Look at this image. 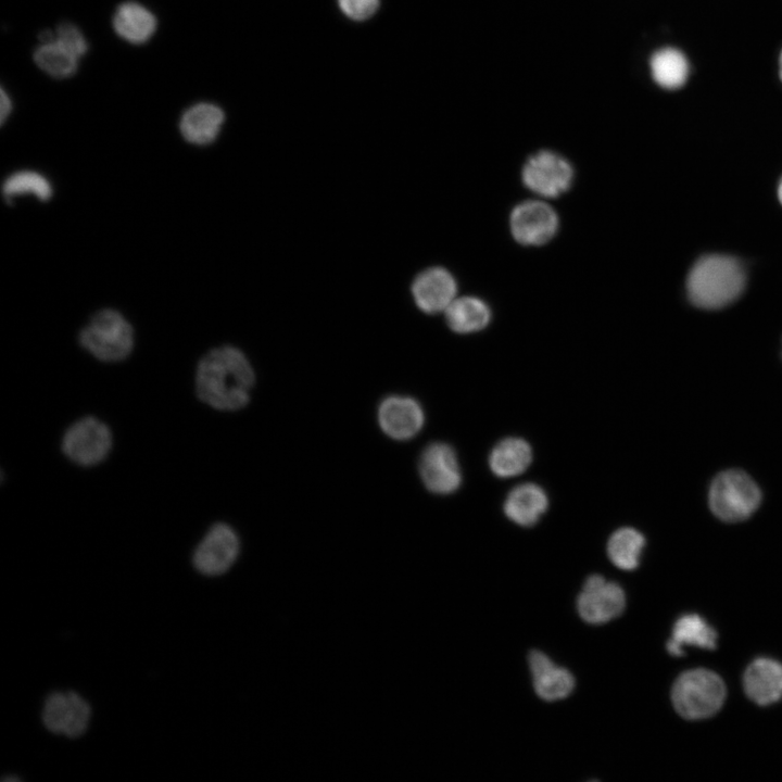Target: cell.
<instances>
[{
  "instance_id": "ba28073f",
  "label": "cell",
  "mask_w": 782,
  "mask_h": 782,
  "mask_svg": "<svg viewBox=\"0 0 782 782\" xmlns=\"http://www.w3.org/2000/svg\"><path fill=\"white\" fill-rule=\"evenodd\" d=\"M240 540L226 522H215L205 532L192 555L194 568L205 576L225 573L236 562Z\"/></svg>"
},
{
  "instance_id": "2e32d148",
  "label": "cell",
  "mask_w": 782,
  "mask_h": 782,
  "mask_svg": "<svg viewBox=\"0 0 782 782\" xmlns=\"http://www.w3.org/2000/svg\"><path fill=\"white\" fill-rule=\"evenodd\" d=\"M529 666L537 694L548 702L568 696L575 686L571 673L557 667L545 654L532 651L529 654Z\"/></svg>"
},
{
  "instance_id": "30bf717a",
  "label": "cell",
  "mask_w": 782,
  "mask_h": 782,
  "mask_svg": "<svg viewBox=\"0 0 782 782\" xmlns=\"http://www.w3.org/2000/svg\"><path fill=\"white\" fill-rule=\"evenodd\" d=\"M514 239L525 245L547 243L558 228V216L543 201L528 200L516 205L509 217Z\"/></svg>"
},
{
  "instance_id": "83f0119b",
  "label": "cell",
  "mask_w": 782,
  "mask_h": 782,
  "mask_svg": "<svg viewBox=\"0 0 782 782\" xmlns=\"http://www.w3.org/2000/svg\"><path fill=\"white\" fill-rule=\"evenodd\" d=\"M340 11L350 20L363 22L379 9L380 0H337Z\"/></svg>"
},
{
  "instance_id": "e0dca14e",
  "label": "cell",
  "mask_w": 782,
  "mask_h": 782,
  "mask_svg": "<svg viewBox=\"0 0 782 782\" xmlns=\"http://www.w3.org/2000/svg\"><path fill=\"white\" fill-rule=\"evenodd\" d=\"M547 506V495L540 485L522 483L508 493L504 502V513L513 522L530 527L539 521Z\"/></svg>"
},
{
  "instance_id": "7402d4cb",
  "label": "cell",
  "mask_w": 782,
  "mask_h": 782,
  "mask_svg": "<svg viewBox=\"0 0 782 782\" xmlns=\"http://www.w3.org/2000/svg\"><path fill=\"white\" fill-rule=\"evenodd\" d=\"M444 313L447 326L457 333L480 331L491 319L488 304L476 297L455 298Z\"/></svg>"
},
{
  "instance_id": "8992f818",
  "label": "cell",
  "mask_w": 782,
  "mask_h": 782,
  "mask_svg": "<svg viewBox=\"0 0 782 782\" xmlns=\"http://www.w3.org/2000/svg\"><path fill=\"white\" fill-rule=\"evenodd\" d=\"M760 501L761 492L756 482L737 469L720 472L711 482L708 494L711 512L728 522L748 518Z\"/></svg>"
},
{
  "instance_id": "9c48e42d",
  "label": "cell",
  "mask_w": 782,
  "mask_h": 782,
  "mask_svg": "<svg viewBox=\"0 0 782 782\" xmlns=\"http://www.w3.org/2000/svg\"><path fill=\"white\" fill-rule=\"evenodd\" d=\"M418 472L425 487L436 494H451L462 483V472L454 449L444 442H432L421 452Z\"/></svg>"
},
{
  "instance_id": "9a60e30c",
  "label": "cell",
  "mask_w": 782,
  "mask_h": 782,
  "mask_svg": "<svg viewBox=\"0 0 782 782\" xmlns=\"http://www.w3.org/2000/svg\"><path fill=\"white\" fill-rule=\"evenodd\" d=\"M744 691L754 703L767 706L782 698V664L771 658H757L743 677Z\"/></svg>"
},
{
  "instance_id": "5b68a950",
  "label": "cell",
  "mask_w": 782,
  "mask_h": 782,
  "mask_svg": "<svg viewBox=\"0 0 782 782\" xmlns=\"http://www.w3.org/2000/svg\"><path fill=\"white\" fill-rule=\"evenodd\" d=\"M113 444L110 426L97 416L86 415L66 427L61 438V452L76 466L92 468L109 457Z\"/></svg>"
},
{
  "instance_id": "d4e9b609",
  "label": "cell",
  "mask_w": 782,
  "mask_h": 782,
  "mask_svg": "<svg viewBox=\"0 0 782 782\" xmlns=\"http://www.w3.org/2000/svg\"><path fill=\"white\" fill-rule=\"evenodd\" d=\"M34 59L42 71L55 78L70 77L78 67V58L55 39L41 42Z\"/></svg>"
},
{
  "instance_id": "f1b7e54d",
  "label": "cell",
  "mask_w": 782,
  "mask_h": 782,
  "mask_svg": "<svg viewBox=\"0 0 782 782\" xmlns=\"http://www.w3.org/2000/svg\"><path fill=\"white\" fill-rule=\"evenodd\" d=\"M11 100L10 97L5 93V91L2 89L1 91V123H4L5 118L11 112Z\"/></svg>"
},
{
  "instance_id": "ac0fdd59",
  "label": "cell",
  "mask_w": 782,
  "mask_h": 782,
  "mask_svg": "<svg viewBox=\"0 0 782 782\" xmlns=\"http://www.w3.org/2000/svg\"><path fill=\"white\" fill-rule=\"evenodd\" d=\"M224 119L225 115L219 106L202 102L190 106L182 114L179 128L187 141L207 144L216 139Z\"/></svg>"
},
{
  "instance_id": "44dd1931",
  "label": "cell",
  "mask_w": 782,
  "mask_h": 782,
  "mask_svg": "<svg viewBox=\"0 0 782 782\" xmlns=\"http://www.w3.org/2000/svg\"><path fill=\"white\" fill-rule=\"evenodd\" d=\"M532 451L529 443L520 438H506L491 451L489 465L500 478H510L522 474L531 464Z\"/></svg>"
},
{
  "instance_id": "d6986e66",
  "label": "cell",
  "mask_w": 782,
  "mask_h": 782,
  "mask_svg": "<svg viewBox=\"0 0 782 782\" xmlns=\"http://www.w3.org/2000/svg\"><path fill=\"white\" fill-rule=\"evenodd\" d=\"M113 26L121 38L127 42L140 45L147 42L155 33L156 18L142 4L128 1L116 9Z\"/></svg>"
},
{
  "instance_id": "ffe728a7",
  "label": "cell",
  "mask_w": 782,
  "mask_h": 782,
  "mask_svg": "<svg viewBox=\"0 0 782 782\" xmlns=\"http://www.w3.org/2000/svg\"><path fill=\"white\" fill-rule=\"evenodd\" d=\"M685 645L715 649L717 632L698 615H684L673 625L672 636L667 642V651L673 656H681Z\"/></svg>"
},
{
  "instance_id": "8fae6325",
  "label": "cell",
  "mask_w": 782,
  "mask_h": 782,
  "mask_svg": "<svg viewBox=\"0 0 782 782\" xmlns=\"http://www.w3.org/2000/svg\"><path fill=\"white\" fill-rule=\"evenodd\" d=\"M622 589L598 575L590 576L577 601L578 611L589 623H604L618 617L625 609Z\"/></svg>"
},
{
  "instance_id": "4fadbf2b",
  "label": "cell",
  "mask_w": 782,
  "mask_h": 782,
  "mask_svg": "<svg viewBox=\"0 0 782 782\" xmlns=\"http://www.w3.org/2000/svg\"><path fill=\"white\" fill-rule=\"evenodd\" d=\"M378 422L387 436L405 441L420 431L425 422V414L415 399L390 395L378 407Z\"/></svg>"
},
{
  "instance_id": "4dcf8cb0",
  "label": "cell",
  "mask_w": 782,
  "mask_h": 782,
  "mask_svg": "<svg viewBox=\"0 0 782 782\" xmlns=\"http://www.w3.org/2000/svg\"><path fill=\"white\" fill-rule=\"evenodd\" d=\"M779 74H780V78L782 80V52H781L780 59H779Z\"/></svg>"
},
{
  "instance_id": "484cf974",
  "label": "cell",
  "mask_w": 782,
  "mask_h": 782,
  "mask_svg": "<svg viewBox=\"0 0 782 782\" xmlns=\"http://www.w3.org/2000/svg\"><path fill=\"white\" fill-rule=\"evenodd\" d=\"M7 199L14 195L34 194L40 200L51 197V187L48 180L34 172H18L10 176L3 185Z\"/></svg>"
},
{
  "instance_id": "3957f363",
  "label": "cell",
  "mask_w": 782,
  "mask_h": 782,
  "mask_svg": "<svg viewBox=\"0 0 782 782\" xmlns=\"http://www.w3.org/2000/svg\"><path fill=\"white\" fill-rule=\"evenodd\" d=\"M726 685L715 672L698 668L683 672L671 692L678 714L689 720L714 716L726 698Z\"/></svg>"
},
{
  "instance_id": "cb8c5ba5",
  "label": "cell",
  "mask_w": 782,
  "mask_h": 782,
  "mask_svg": "<svg viewBox=\"0 0 782 782\" xmlns=\"http://www.w3.org/2000/svg\"><path fill=\"white\" fill-rule=\"evenodd\" d=\"M644 544L645 539L641 532L633 528H621L609 538L607 553L615 566L632 570L640 563Z\"/></svg>"
},
{
  "instance_id": "6da1fadb",
  "label": "cell",
  "mask_w": 782,
  "mask_h": 782,
  "mask_svg": "<svg viewBox=\"0 0 782 782\" xmlns=\"http://www.w3.org/2000/svg\"><path fill=\"white\" fill-rule=\"evenodd\" d=\"M193 381L200 402L217 411L235 412L249 403L255 375L241 350L223 345L199 360Z\"/></svg>"
},
{
  "instance_id": "52a82bcc",
  "label": "cell",
  "mask_w": 782,
  "mask_h": 782,
  "mask_svg": "<svg viewBox=\"0 0 782 782\" xmlns=\"http://www.w3.org/2000/svg\"><path fill=\"white\" fill-rule=\"evenodd\" d=\"M573 176L571 164L550 150H541L530 155L521 171L525 186L544 198H557L568 191Z\"/></svg>"
},
{
  "instance_id": "f546056e",
  "label": "cell",
  "mask_w": 782,
  "mask_h": 782,
  "mask_svg": "<svg viewBox=\"0 0 782 782\" xmlns=\"http://www.w3.org/2000/svg\"><path fill=\"white\" fill-rule=\"evenodd\" d=\"M778 197H779V200H780V202H781V204H782V179H781V181H780V184H779V187H778Z\"/></svg>"
},
{
  "instance_id": "7a4b0ae2",
  "label": "cell",
  "mask_w": 782,
  "mask_h": 782,
  "mask_svg": "<svg viewBox=\"0 0 782 782\" xmlns=\"http://www.w3.org/2000/svg\"><path fill=\"white\" fill-rule=\"evenodd\" d=\"M745 286L742 264L728 255L711 254L699 258L686 281L691 302L702 308H720L734 301Z\"/></svg>"
},
{
  "instance_id": "5bb4252c",
  "label": "cell",
  "mask_w": 782,
  "mask_h": 782,
  "mask_svg": "<svg viewBox=\"0 0 782 782\" xmlns=\"http://www.w3.org/2000/svg\"><path fill=\"white\" fill-rule=\"evenodd\" d=\"M456 291L455 278L443 267H430L420 272L412 283L415 304L428 314L445 311L455 299Z\"/></svg>"
},
{
  "instance_id": "277c9868",
  "label": "cell",
  "mask_w": 782,
  "mask_h": 782,
  "mask_svg": "<svg viewBox=\"0 0 782 782\" xmlns=\"http://www.w3.org/2000/svg\"><path fill=\"white\" fill-rule=\"evenodd\" d=\"M134 339L130 324L113 310L94 314L79 332L80 345L103 363L126 360L134 349Z\"/></svg>"
},
{
  "instance_id": "7c38bea8",
  "label": "cell",
  "mask_w": 782,
  "mask_h": 782,
  "mask_svg": "<svg viewBox=\"0 0 782 782\" xmlns=\"http://www.w3.org/2000/svg\"><path fill=\"white\" fill-rule=\"evenodd\" d=\"M90 715L89 704L77 693L54 692L45 702L42 721L53 733L77 737L87 730Z\"/></svg>"
},
{
  "instance_id": "603a6c76",
  "label": "cell",
  "mask_w": 782,
  "mask_h": 782,
  "mask_svg": "<svg viewBox=\"0 0 782 782\" xmlns=\"http://www.w3.org/2000/svg\"><path fill=\"white\" fill-rule=\"evenodd\" d=\"M651 72L654 80L663 88L682 87L689 76V62L685 55L674 48H664L651 58Z\"/></svg>"
},
{
  "instance_id": "4316f807",
  "label": "cell",
  "mask_w": 782,
  "mask_h": 782,
  "mask_svg": "<svg viewBox=\"0 0 782 782\" xmlns=\"http://www.w3.org/2000/svg\"><path fill=\"white\" fill-rule=\"evenodd\" d=\"M54 39L78 59L88 50L87 40L83 33L77 26L70 23H63L56 28Z\"/></svg>"
}]
</instances>
